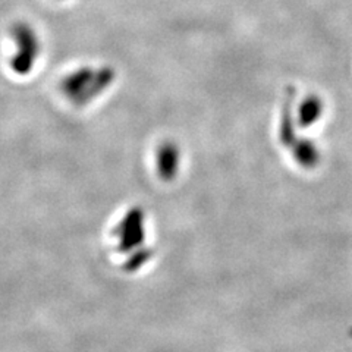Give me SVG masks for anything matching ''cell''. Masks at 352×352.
Returning <instances> with one entry per match:
<instances>
[{"label":"cell","instance_id":"1","mask_svg":"<svg viewBox=\"0 0 352 352\" xmlns=\"http://www.w3.org/2000/svg\"><path fill=\"white\" fill-rule=\"evenodd\" d=\"M14 36L18 41L19 52L12 66L18 74H27L37 56V38L27 25H16L14 28Z\"/></svg>","mask_w":352,"mask_h":352},{"label":"cell","instance_id":"2","mask_svg":"<svg viewBox=\"0 0 352 352\" xmlns=\"http://www.w3.org/2000/svg\"><path fill=\"white\" fill-rule=\"evenodd\" d=\"M305 107L302 109L301 112V119H302V124L308 125L314 122V120L320 115V110H322V104L318 103V100H310L304 104Z\"/></svg>","mask_w":352,"mask_h":352}]
</instances>
